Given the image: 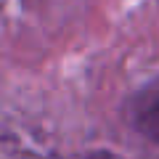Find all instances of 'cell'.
I'll return each mask as SVG.
<instances>
[{
	"instance_id": "obj_1",
	"label": "cell",
	"mask_w": 159,
	"mask_h": 159,
	"mask_svg": "<svg viewBox=\"0 0 159 159\" xmlns=\"http://www.w3.org/2000/svg\"><path fill=\"white\" fill-rule=\"evenodd\" d=\"M127 122L143 138L159 143V82L143 88L127 101Z\"/></svg>"
}]
</instances>
